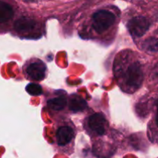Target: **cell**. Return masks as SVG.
I'll use <instances>...</instances> for the list:
<instances>
[{
	"instance_id": "12",
	"label": "cell",
	"mask_w": 158,
	"mask_h": 158,
	"mask_svg": "<svg viewBox=\"0 0 158 158\" xmlns=\"http://www.w3.org/2000/svg\"><path fill=\"white\" fill-rule=\"evenodd\" d=\"M26 92L31 96H40L43 94V89L41 86L37 83H29L26 87Z\"/></svg>"
},
{
	"instance_id": "3",
	"label": "cell",
	"mask_w": 158,
	"mask_h": 158,
	"mask_svg": "<svg viewBox=\"0 0 158 158\" xmlns=\"http://www.w3.org/2000/svg\"><path fill=\"white\" fill-rule=\"evenodd\" d=\"M46 66L40 59L29 60L23 66V71L26 78L35 81H41L46 76Z\"/></svg>"
},
{
	"instance_id": "7",
	"label": "cell",
	"mask_w": 158,
	"mask_h": 158,
	"mask_svg": "<svg viewBox=\"0 0 158 158\" xmlns=\"http://www.w3.org/2000/svg\"><path fill=\"white\" fill-rule=\"evenodd\" d=\"M37 26V23L34 19L30 18H23L19 19L16 20L14 25V27L16 32L22 34H28L32 32Z\"/></svg>"
},
{
	"instance_id": "2",
	"label": "cell",
	"mask_w": 158,
	"mask_h": 158,
	"mask_svg": "<svg viewBox=\"0 0 158 158\" xmlns=\"http://www.w3.org/2000/svg\"><path fill=\"white\" fill-rule=\"evenodd\" d=\"M75 129L71 125H62L56 131L55 143L56 149L62 154L70 155L74 151Z\"/></svg>"
},
{
	"instance_id": "9",
	"label": "cell",
	"mask_w": 158,
	"mask_h": 158,
	"mask_svg": "<svg viewBox=\"0 0 158 158\" xmlns=\"http://www.w3.org/2000/svg\"><path fill=\"white\" fill-rule=\"evenodd\" d=\"M14 11L12 6L5 2L0 1V23H4L13 17Z\"/></svg>"
},
{
	"instance_id": "14",
	"label": "cell",
	"mask_w": 158,
	"mask_h": 158,
	"mask_svg": "<svg viewBox=\"0 0 158 158\" xmlns=\"http://www.w3.org/2000/svg\"><path fill=\"white\" fill-rule=\"evenodd\" d=\"M156 106H157V113H156V124H157V127H158V99L157 100V103H156Z\"/></svg>"
},
{
	"instance_id": "8",
	"label": "cell",
	"mask_w": 158,
	"mask_h": 158,
	"mask_svg": "<svg viewBox=\"0 0 158 158\" xmlns=\"http://www.w3.org/2000/svg\"><path fill=\"white\" fill-rule=\"evenodd\" d=\"M86 102L82 97L77 95H73L69 100V108L73 112L77 113L84 110L86 108Z\"/></svg>"
},
{
	"instance_id": "11",
	"label": "cell",
	"mask_w": 158,
	"mask_h": 158,
	"mask_svg": "<svg viewBox=\"0 0 158 158\" xmlns=\"http://www.w3.org/2000/svg\"><path fill=\"white\" fill-rule=\"evenodd\" d=\"M143 49L148 52H158V40L154 38L149 39L143 43Z\"/></svg>"
},
{
	"instance_id": "13",
	"label": "cell",
	"mask_w": 158,
	"mask_h": 158,
	"mask_svg": "<svg viewBox=\"0 0 158 158\" xmlns=\"http://www.w3.org/2000/svg\"><path fill=\"white\" fill-rule=\"evenodd\" d=\"M153 76H154V78L158 82V63L154 66V70H153Z\"/></svg>"
},
{
	"instance_id": "6",
	"label": "cell",
	"mask_w": 158,
	"mask_h": 158,
	"mask_svg": "<svg viewBox=\"0 0 158 158\" xmlns=\"http://www.w3.org/2000/svg\"><path fill=\"white\" fill-rule=\"evenodd\" d=\"M150 27V23L145 17H134L128 22L127 28L130 33L134 37H141Z\"/></svg>"
},
{
	"instance_id": "5",
	"label": "cell",
	"mask_w": 158,
	"mask_h": 158,
	"mask_svg": "<svg viewBox=\"0 0 158 158\" xmlns=\"http://www.w3.org/2000/svg\"><path fill=\"white\" fill-rule=\"evenodd\" d=\"M108 127V121L106 117L100 113L94 114L86 120L87 131L93 137L103 135L106 132Z\"/></svg>"
},
{
	"instance_id": "10",
	"label": "cell",
	"mask_w": 158,
	"mask_h": 158,
	"mask_svg": "<svg viewBox=\"0 0 158 158\" xmlns=\"http://www.w3.org/2000/svg\"><path fill=\"white\" fill-rule=\"evenodd\" d=\"M66 105V99L63 96L54 97L48 100L47 106L50 110L53 111H60L63 110V108Z\"/></svg>"
},
{
	"instance_id": "1",
	"label": "cell",
	"mask_w": 158,
	"mask_h": 158,
	"mask_svg": "<svg viewBox=\"0 0 158 158\" xmlns=\"http://www.w3.org/2000/svg\"><path fill=\"white\" fill-rule=\"evenodd\" d=\"M114 75L122 90L129 94L136 92L143 81L141 66L137 60L122 56L114 63Z\"/></svg>"
},
{
	"instance_id": "4",
	"label": "cell",
	"mask_w": 158,
	"mask_h": 158,
	"mask_svg": "<svg viewBox=\"0 0 158 158\" xmlns=\"http://www.w3.org/2000/svg\"><path fill=\"white\" fill-rule=\"evenodd\" d=\"M114 13L106 10H100L93 15V28L97 33H103L115 23Z\"/></svg>"
}]
</instances>
